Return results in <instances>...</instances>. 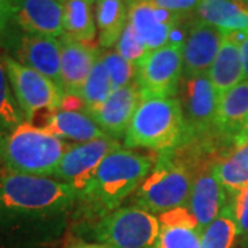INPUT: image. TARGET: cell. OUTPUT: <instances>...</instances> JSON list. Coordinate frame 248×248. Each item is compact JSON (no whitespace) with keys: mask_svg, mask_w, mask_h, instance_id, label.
<instances>
[{"mask_svg":"<svg viewBox=\"0 0 248 248\" xmlns=\"http://www.w3.org/2000/svg\"><path fill=\"white\" fill-rule=\"evenodd\" d=\"M78 192L55 178L0 172V248H47L71 226Z\"/></svg>","mask_w":248,"mask_h":248,"instance_id":"cell-1","label":"cell"},{"mask_svg":"<svg viewBox=\"0 0 248 248\" xmlns=\"http://www.w3.org/2000/svg\"><path fill=\"white\" fill-rule=\"evenodd\" d=\"M155 160L131 149H117L101 163L84 193L78 197L71 226L81 234L108 214L120 208L149 175Z\"/></svg>","mask_w":248,"mask_h":248,"instance_id":"cell-2","label":"cell"},{"mask_svg":"<svg viewBox=\"0 0 248 248\" xmlns=\"http://www.w3.org/2000/svg\"><path fill=\"white\" fill-rule=\"evenodd\" d=\"M69 146L71 143L45 127L22 122L9 130H0V164L17 174L53 177Z\"/></svg>","mask_w":248,"mask_h":248,"instance_id":"cell-3","label":"cell"},{"mask_svg":"<svg viewBox=\"0 0 248 248\" xmlns=\"http://www.w3.org/2000/svg\"><path fill=\"white\" fill-rule=\"evenodd\" d=\"M185 134V117L177 97L142 99L124 135V146L174 152L184 145Z\"/></svg>","mask_w":248,"mask_h":248,"instance_id":"cell-4","label":"cell"},{"mask_svg":"<svg viewBox=\"0 0 248 248\" xmlns=\"http://www.w3.org/2000/svg\"><path fill=\"white\" fill-rule=\"evenodd\" d=\"M195 174L177 151L159 153L149 175L133 195V204L157 217L187 205Z\"/></svg>","mask_w":248,"mask_h":248,"instance_id":"cell-5","label":"cell"},{"mask_svg":"<svg viewBox=\"0 0 248 248\" xmlns=\"http://www.w3.org/2000/svg\"><path fill=\"white\" fill-rule=\"evenodd\" d=\"M159 232L157 215L130 204L101 218L79 239L109 248H152Z\"/></svg>","mask_w":248,"mask_h":248,"instance_id":"cell-6","label":"cell"},{"mask_svg":"<svg viewBox=\"0 0 248 248\" xmlns=\"http://www.w3.org/2000/svg\"><path fill=\"white\" fill-rule=\"evenodd\" d=\"M3 62L25 122L32 123L40 112H47L50 115L61 109L65 93L57 83L9 55L3 57Z\"/></svg>","mask_w":248,"mask_h":248,"instance_id":"cell-7","label":"cell"},{"mask_svg":"<svg viewBox=\"0 0 248 248\" xmlns=\"http://www.w3.org/2000/svg\"><path fill=\"white\" fill-rule=\"evenodd\" d=\"M184 78V46H164L148 54L137 66L142 99L178 95Z\"/></svg>","mask_w":248,"mask_h":248,"instance_id":"cell-8","label":"cell"},{"mask_svg":"<svg viewBox=\"0 0 248 248\" xmlns=\"http://www.w3.org/2000/svg\"><path fill=\"white\" fill-rule=\"evenodd\" d=\"M0 47L7 51L6 55L45 75L62 89L60 39L27 33L11 25L7 33L1 39Z\"/></svg>","mask_w":248,"mask_h":248,"instance_id":"cell-9","label":"cell"},{"mask_svg":"<svg viewBox=\"0 0 248 248\" xmlns=\"http://www.w3.org/2000/svg\"><path fill=\"white\" fill-rule=\"evenodd\" d=\"M120 148V141L108 135L94 141L71 143L54 171L53 177L73 186L79 197L89 187L101 163L112 152Z\"/></svg>","mask_w":248,"mask_h":248,"instance_id":"cell-10","label":"cell"},{"mask_svg":"<svg viewBox=\"0 0 248 248\" xmlns=\"http://www.w3.org/2000/svg\"><path fill=\"white\" fill-rule=\"evenodd\" d=\"M190 17H179L161 9L151 0H140L128 7V22L149 51L170 45L174 28Z\"/></svg>","mask_w":248,"mask_h":248,"instance_id":"cell-11","label":"cell"},{"mask_svg":"<svg viewBox=\"0 0 248 248\" xmlns=\"http://www.w3.org/2000/svg\"><path fill=\"white\" fill-rule=\"evenodd\" d=\"M13 25L33 35L60 39L65 35L63 3L60 0H11Z\"/></svg>","mask_w":248,"mask_h":248,"instance_id":"cell-12","label":"cell"},{"mask_svg":"<svg viewBox=\"0 0 248 248\" xmlns=\"http://www.w3.org/2000/svg\"><path fill=\"white\" fill-rule=\"evenodd\" d=\"M223 35L221 29L192 18L184 45V76L208 75L221 48Z\"/></svg>","mask_w":248,"mask_h":248,"instance_id":"cell-13","label":"cell"},{"mask_svg":"<svg viewBox=\"0 0 248 248\" xmlns=\"http://www.w3.org/2000/svg\"><path fill=\"white\" fill-rule=\"evenodd\" d=\"M248 123V80H243L218 99L215 113V135L222 151L231 152Z\"/></svg>","mask_w":248,"mask_h":248,"instance_id":"cell-14","label":"cell"},{"mask_svg":"<svg viewBox=\"0 0 248 248\" xmlns=\"http://www.w3.org/2000/svg\"><path fill=\"white\" fill-rule=\"evenodd\" d=\"M141 101L140 87L134 83L123 89L113 90L107 101L89 115L104 133L119 141L127 133Z\"/></svg>","mask_w":248,"mask_h":248,"instance_id":"cell-15","label":"cell"},{"mask_svg":"<svg viewBox=\"0 0 248 248\" xmlns=\"http://www.w3.org/2000/svg\"><path fill=\"white\" fill-rule=\"evenodd\" d=\"M61 42V83L65 94L78 95L89 79L95 62L101 57L99 47L94 45H84L63 35Z\"/></svg>","mask_w":248,"mask_h":248,"instance_id":"cell-16","label":"cell"},{"mask_svg":"<svg viewBox=\"0 0 248 248\" xmlns=\"http://www.w3.org/2000/svg\"><path fill=\"white\" fill-rule=\"evenodd\" d=\"M213 166H205L196 171L187 202V207L193 214L202 232L218 218L228 204V196L215 177Z\"/></svg>","mask_w":248,"mask_h":248,"instance_id":"cell-17","label":"cell"},{"mask_svg":"<svg viewBox=\"0 0 248 248\" xmlns=\"http://www.w3.org/2000/svg\"><path fill=\"white\" fill-rule=\"evenodd\" d=\"M160 232L152 248H202V231L189 207L159 215Z\"/></svg>","mask_w":248,"mask_h":248,"instance_id":"cell-18","label":"cell"},{"mask_svg":"<svg viewBox=\"0 0 248 248\" xmlns=\"http://www.w3.org/2000/svg\"><path fill=\"white\" fill-rule=\"evenodd\" d=\"M247 35L243 33H225L221 48L208 71V78L213 83L218 97L236 87L244 79L243 60H241V42Z\"/></svg>","mask_w":248,"mask_h":248,"instance_id":"cell-19","label":"cell"},{"mask_svg":"<svg viewBox=\"0 0 248 248\" xmlns=\"http://www.w3.org/2000/svg\"><path fill=\"white\" fill-rule=\"evenodd\" d=\"M193 17L223 33L248 35V3L244 0H202Z\"/></svg>","mask_w":248,"mask_h":248,"instance_id":"cell-20","label":"cell"},{"mask_svg":"<svg viewBox=\"0 0 248 248\" xmlns=\"http://www.w3.org/2000/svg\"><path fill=\"white\" fill-rule=\"evenodd\" d=\"M43 127L62 141L69 140L76 143L107 137V134L101 130V127L86 110L60 109L46 117Z\"/></svg>","mask_w":248,"mask_h":248,"instance_id":"cell-21","label":"cell"},{"mask_svg":"<svg viewBox=\"0 0 248 248\" xmlns=\"http://www.w3.org/2000/svg\"><path fill=\"white\" fill-rule=\"evenodd\" d=\"M213 170L228 202L233 200L248 186V143L228 152L214 164Z\"/></svg>","mask_w":248,"mask_h":248,"instance_id":"cell-22","label":"cell"},{"mask_svg":"<svg viewBox=\"0 0 248 248\" xmlns=\"http://www.w3.org/2000/svg\"><path fill=\"white\" fill-rule=\"evenodd\" d=\"M128 4L124 0H95L98 46L115 47L128 24Z\"/></svg>","mask_w":248,"mask_h":248,"instance_id":"cell-23","label":"cell"},{"mask_svg":"<svg viewBox=\"0 0 248 248\" xmlns=\"http://www.w3.org/2000/svg\"><path fill=\"white\" fill-rule=\"evenodd\" d=\"M65 35L84 45H94L97 37L95 0H65L63 1Z\"/></svg>","mask_w":248,"mask_h":248,"instance_id":"cell-24","label":"cell"},{"mask_svg":"<svg viewBox=\"0 0 248 248\" xmlns=\"http://www.w3.org/2000/svg\"><path fill=\"white\" fill-rule=\"evenodd\" d=\"M237 240V223L228 202L218 218L202 232V248H236Z\"/></svg>","mask_w":248,"mask_h":248,"instance_id":"cell-25","label":"cell"},{"mask_svg":"<svg viewBox=\"0 0 248 248\" xmlns=\"http://www.w3.org/2000/svg\"><path fill=\"white\" fill-rule=\"evenodd\" d=\"M112 91H113V87H112L109 73L99 57V60L95 62L89 79L86 80V84L80 93V98L84 104L86 112L90 113L98 107H101L107 101V98L110 95Z\"/></svg>","mask_w":248,"mask_h":248,"instance_id":"cell-26","label":"cell"},{"mask_svg":"<svg viewBox=\"0 0 248 248\" xmlns=\"http://www.w3.org/2000/svg\"><path fill=\"white\" fill-rule=\"evenodd\" d=\"M25 122L10 84L3 58H0V130H9Z\"/></svg>","mask_w":248,"mask_h":248,"instance_id":"cell-27","label":"cell"},{"mask_svg":"<svg viewBox=\"0 0 248 248\" xmlns=\"http://www.w3.org/2000/svg\"><path fill=\"white\" fill-rule=\"evenodd\" d=\"M101 60L107 68L113 90L123 89L137 83V66L123 58L115 50L101 53Z\"/></svg>","mask_w":248,"mask_h":248,"instance_id":"cell-28","label":"cell"},{"mask_svg":"<svg viewBox=\"0 0 248 248\" xmlns=\"http://www.w3.org/2000/svg\"><path fill=\"white\" fill-rule=\"evenodd\" d=\"M115 51H117L127 61L134 63L135 66H138L142 60L151 53L130 22L125 25L123 33L119 37L115 46Z\"/></svg>","mask_w":248,"mask_h":248,"instance_id":"cell-29","label":"cell"},{"mask_svg":"<svg viewBox=\"0 0 248 248\" xmlns=\"http://www.w3.org/2000/svg\"><path fill=\"white\" fill-rule=\"evenodd\" d=\"M229 203L237 223L239 240L243 246L248 247V186Z\"/></svg>","mask_w":248,"mask_h":248,"instance_id":"cell-30","label":"cell"},{"mask_svg":"<svg viewBox=\"0 0 248 248\" xmlns=\"http://www.w3.org/2000/svg\"><path fill=\"white\" fill-rule=\"evenodd\" d=\"M156 6L179 17H193L202 0H151Z\"/></svg>","mask_w":248,"mask_h":248,"instance_id":"cell-31","label":"cell"},{"mask_svg":"<svg viewBox=\"0 0 248 248\" xmlns=\"http://www.w3.org/2000/svg\"><path fill=\"white\" fill-rule=\"evenodd\" d=\"M13 25V1L0 0V43Z\"/></svg>","mask_w":248,"mask_h":248,"instance_id":"cell-32","label":"cell"},{"mask_svg":"<svg viewBox=\"0 0 248 248\" xmlns=\"http://www.w3.org/2000/svg\"><path fill=\"white\" fill-rule=\"evenodd\" d=\"M241 60H243L244 79L248 80V35L241 42Z\"/></svg>","mask_w":248,"mask_h":248,"instance_id":"cell-33","label":"cell"},{"mask_svg":"<svg viewBox=\"0 0 248 248\" xmlns=\"http://www.w3.org/2000/svg\"><path fill=\"white\" fill-rule=\"evenodd\" d=\"M68 248H109L104 244H98V243H93V241H86V240L78 239L72 241L68 246Z\"/></svg>","mask_w":248,"mask_h":248,"instance_id":"cell-34","label":"cell"},{"mask_svg":"<svg viewBox=\"0 0 248 248\" xmlns=\"http://www.w3.org/2000/svg\"><path fill=\"white\" fill-rule=\"evenodd\" d=\"M246 143H248V123L247 125L244 127V130L241 131V134H240V137L237 138V141H236V148L243 146V145H246Z\"/></svg>","mask_w":248,"mask_h":248,"instance_id":"cell-35","label":"cell"},{"mask_svg":"<svg viewBox=\"0 0 248 248\" xmlns=\"http://www.w3.org/2000/svg\"><path fill=\"white\" fill-rule=\"evenodd\" d=\"M124 1H125L128 6H131V4H134V3H135V1H140V0H124Z\"/></svg>","mask_w":248,"mask_h":248,"instance_id":"cell-36","label":"cell"},{"mask_svg":"<svg viewBox=\"0 0 248 248\" xmlns=\"http://www.w3.org/2000/svg\"><path fill=\"white\" fill-rule=\"evenodd\" d=\"M60 1H62V3H63V1H65V0H60Z\"/></svg>","mask_w":248,"mask_h":248,"instance_id":"cell-37","label":"cell"},{"mask_svg":"<svg viewBox=\"0 0 248 248\" xmlns=\"http://www.w3.org/2000/svg\"><path fill=\"white\" fill-rule=\"evenodd\" d=\"M244 1H247V3H248V0H244Z\"/></svg>","mask_w":248,"mask_h":248,"instance_id":"cell-38","label":"cell"}]
</instances>
